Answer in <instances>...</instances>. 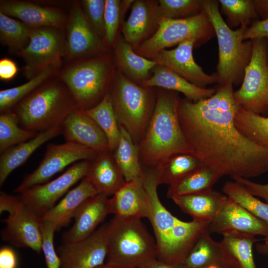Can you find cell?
I'll return each mask as SVG.
<instances>
[{"label": "cell", "instance_id": "25", "mask_svg": "<svg viewBox=\"0 0 268 268\" xmlns=\"http://www.w3.org/2000/svg\"><path fill=\"white\" fill-rule=\"evenodd\" d=\"M222 235L219 242L223 268H257L253 247L259 239L237 232H226Z\"/></svg>", "mask_w": 268, "mask_h": 268}, {"label": "cell", "instance_id": "28", "mask_svg": "<svg viewBox=\"0 0 268 268\" xmlns=\"http://www.w3.org/2000/svg\"><path fill=\"white\" fill-rule=\"evenodd\" d=\"M95 188L87 177L69 191L56 205L45 213L42 220L53 222L59 229L67 225L81 204L88 199L97 195Z\"/></svg>", "mask_w": 268, "mask_h": 268}, {"label": "cell", "instance_id": "38", "mask_svg": "<svg viewBox=\"0 0 268 268\" xmlns=\"http://www.w3.org/2000/svg\"><path fill=\"white\" fill-rule=\"evenodd\" d=\"M30 31L31 28L22 22L0 11V41L11 52L17 54L27 46Z\"/></svg>", "mask_w": 268, "mask_h": 268}, {"label": "cell", "instance_id": "37", "mask_svg": "<svg viewBox=\"0 0 268 268\" xmlns=\"http://www.w3.org/2000/svg\"><path fill=\"white\" fill-rule=\"evenodd\" d=\"M60 69L49 67L27 82L18 86L0 91V113L11 110L22 99L33 92L41 85L57 76Z\"/></svg>", "mask_w": 268, "mask_h": 268}, {"label": "cell", "instance_id": "13", "mask_svg": "<svg viewBox=\"0 0 268 268\" xmlns=\"http://www.w3.org/2000/svg\"><path fill=\"white\" fill-rule=\"evenodd\" d=\"M65 30L64 59L67 63L110 53V49L88 22L80 2L72 5Z\"/></svg>", "mask_w": 268, "mask_h": 268}, {"label": "cell", "instance_id": "4", "mask_svg": "<svg viewBox=\"0 0 268 268\" xmlns=\"http://www.w3.org/2000/svg\"><path fill=\"white\" fill-rule=\"evenodd\" d=\"M77 108L70 91L57 75L22 99L11 110L22 128L39 133L61 127Z\"/></svg>", "mask_w": 268, "mask_h": 268}, {"label": "cell", "instance_id": "56", "mask_svg": "<svg viewBox=\"0 0 268 268\" xmlns=\"http://www.w3.org/2000/svg\"><path fill=\"white\" fill-rule=\"evenodd\" d=\"M204 268H223L217 267V266H211V267Z\"/></svg>", "mask_w": 268, "mask_h": 268}, {"label": "cell", "instance_id": "26", "mask_svg": "<svg viewBox=\"0 0 268 268\" xmlns=\"http://www.w3.org/2000/svg\"><path fill=\"white\" fill-rule=\"evenodd\" d=\"M111 152L98 154L91 161L86 176L98 194L107 197L114 195L126 182Z\"/></svg>", "mask_w": 268, "mask_h": 268}, {"label": "cell", "instance_id": "3", "mask_svg": "<svg viewBox=\"0 0 268 268\" xmlns=\"http://www.w3.org/2000/svg\"><path fill=\"white\" fill-rule=\"evenodd\" d=\"M178 93L166 89L156 94L154 110L138 144L141 164L157 169L172 156L193 153L182 131L178 115Z\"/></svg>", "mask_w": 268, "mask_h": 268}, {"label": "cell", "instance_id": "9", "mask_svg": "<svg viewBox=\"0 0 268 268\" xmlns=\"http://www.w3.org/2000/svg\"><path fill=\"white\" fill-rule=\"evenodd\" d=\"M214 36L213 27L204 10L186 18H162L155 33L134 51L151 60L159 51L187 40L195 39L199 47Z\"/></svg>", "mask_w": 268, "mask_h": 268}, {"label": "cell", "instance_id": "17", "mask_svg": "<svg viewBox=\"0 0 268 268\" xmlns=\"http://www.w3.org/2000/svg\"><path fill=\"white\" fill-rule=\"evenodd\" d=\"M5 226L2 239L21 248H30L39 254L41 250V217L23 202L2 220Z\"/></svg>", "mask_w": 268, "mask_h": 268}, {"label": "cell", "instance_id": "7", "mask_svg": "<svg viewBox=\"0 0 268 268\" xmlns=\"http://www.w3.org/2000/svg\"><path fill=\"white\" fill-rule=\"evenodd\" d=\"M106 263L140 268L157 258L155 239L140 218L115 215L107 223Z\"/></svg>", "mask_w": 268, "mask_h": 268}, {"label": "cell", "instance_id": "47", "mask_svg": "<svg viewBox=\"0 0 268 268\" xmlns=\"http://www.w3.org/2000/svg\"><path fill=\"white\" fill-rule=\"evenodd\" d=\"M268 38V18L252 23L246 29L244 40Z\"/></svg>", "mask_w": 268, "mask_h": 268}, {"label": "cell", "instance_id": "30", "mask_svg": "<svg viewBox=\"0 0 268 268\" xmlns=\"http://www.w3.org/2000/svg\"><path fill=\"white\" fill-rule=\"evenodd\" d=\"M226 196L212 189L174 197L171 199L181 210L193 219L210 222L219 210Z\"/></svg>", "mask_w": 268, "mask_h": 268}, {"label": "cell", "instance_id": "14", "mask_svg": "<svg viewBox=\"0 0 268 268\" xmlns=\"http://www.w3.org/2000/svg\"><path fill=\"white\" fill-rule=\"evenodd\" d=\"M90 163L89 160L78 161L52 181L36 185L20 193L19 198L41 217L72 186L86 177Z\"/></svg>", "mask_w": 268, "mask_h": 268}, {"label": "cell", "instance_id": "16", "mask_svg": "<svg viewBox=\"0 0 268 268\" xmlns=\"http://www.w3.org/2000/svg\"><path fill=\"white\" fill-rule=\"evenodd\" d=\"M197 47L195 39L187 40L172 50H162L151 59L158 65L165 66L190 82L201 88L218 83V79L213 73H205L195 61L193 50Z\"/></svg>", "mask_w": 268, "mask_h": 268}, {"label": "cell", "instance_id": "8", "mask_svg": "<svg viewBox=\"0 0 268 268\" xmlns=\"http://www.w3.org/2000/svg\"><path fill=\"white\" fill-rule=\"evenodd\" d=\"M108 92L119 125L138 145L155 106L156 95L153 88L137 84L116 69Z\"/></svg>", "mask_w": 268, "mask_h": 268}, {"label": "cell", "instance_id": "6", "mask_svg": "<svg viewBox=\"0 0 268 268\" xmlns=\"http://www.w3.org/2000/svg\"><path fill=\"white\" fill-rule=\"evenodd\" d=\"M202 6L217 39L218 59L214 73L218 84L231 82L233 86L238 85L242 82L252 54V40L243 39L248 26H241L236 30L229 27L222 17L218 0H202Z\"/></svg>", "mask_w": 268, "mask_h": 268}, {"label": "cell", "instance_id": "49", "mask_svg": "<svg viewBox=\"0 0 268 268\" xmlns=\"http://www.w3.org/2000/svg\"><path fill=\"white\" fill-rule=\"evenodd\" d=\"M18 258L14 250L8 246L0 249V268H17Z\"/></svg>", "mask_w": 268, "mask_h": 268}, {"label": "cell", "instance_id": "10", "mask_svg": "<svg viewBox=\"0 0 268 268\" xmlns=\"http://www.w3.org/2000/svg\"><path fill=\"white\" fill-rule=\"evenodd\" d=\"M65 35L54 27L31 28L27 46L17 54L24 62V74L28 80L46 69H61L64 59Z\"/></svg>", "mask_w": 268, "mask_h": 268}, {"label": "cell", "instance_id": "32", "mask_svg": "<svg viewBox=\"0 0 268 268\" xmlns=\"http://www.w3.org/2000/svg\"><path fill=\"white\" fill-rule=\"evenodd\" d=\"M182 266L184 268H223L220 242L212 238L207 229L200 234Z\"/></svg>", "mask_w": 268, "mask_h": 268}, {"label": "cell", "instance_id": "44", "mask_svg": "<svg viewBox=\"0 0 268 268\" xmlns=\"http://www.w3.org/2000/svg\"><path fill=\"white\" fill-rule=\"evenodd\" d=\"M41 249L47 268H60L61 261L54 244V233L57 230L53 222L41 219Z\"/></svg>", "mask_w": 268, "mask_h": 268}, {"label": "cell", "instance_id": "24", "mask_svg": "<svg viewBox=\"0 0 268 268\" xmlns=\"http://www.w3.org/2000/svg\"><path fill=\"white\" fill-rule=\"evenodd\" d=\"M153 74L139 84L148 87H158L184 94L185 98L194 102L213 95L215 88L199 87L187 80L169 68L157 65L152 70Z\"/></svg>", "mask_w": 268, "mask_h": 268}, {"label": "cell", "instance_id": "51", "mask_svg": "<svg viewBox=\"0 0 268 268\" xmlns=\"http://www.w3.org/2000/svg\"><path fill=\"white\" fill-rule=\"evenodd\" d=\"M255 10L261 20L268 18V0H253Z\"/></svg>", "mask_w": 268, "mask_h": 268}, {"label": "cell", "instance_id": "11", "mask_svg": "<svg viewBox=\"0 0 268 268\" xmlns=\"http://www.w3.org/2000/svg\"><path fill=\"white\" fill-rule=\"evenodd\" d=\"M252 41L251 59L245 69L240 87L234 91V97L241 108L268 117V68L264 39Z\"/></svg>", "mask_w": 268, "mask_h": 268}, {"label": "cell", "instance_id": "46", "mask_svg": "<svg viewBox=\"0 0 268 268\" xmlns=\"http://www.w3.org/2000/svg\"><path fill=\"white\" fill-rule=\"evenodd\" d=\"M233 180L243 185L253 196L263 199L268 203V184H260L249 179L234 177Z\"/></svg>", "mask_w": 268, "mask_h": 268}, {"label": "cell", "instance_id": "12", "mask_svg": "<svg viewBox=\"0 0 268 268\" xmlns=\"http://www.w3.org/2000/svg\"><path fill=\"white\" fill-rule=\"evenodd\" d=\"M98 154L92 149L74 142L50 143L38 167L27 175L14 191L21 193L33 186L44 184L68 165L76 161H92Z\"/></svg>", "mask_w": 268, "mask_h": 268}, {"label": "cell", "instance_id": "42", "mask_svg": "<svg viewBox=\"0 0 268 268\" xmlns=\"http://www.w3.org/2000/svg\"><path fill=\"white\" fill-rule=\"evenodd\" d=\"M133 0H105L104 24L105 43L110 49L119 35L118 31L124 21V15Z\"/></svg>", "mask_w": 268, "mask_h": 268}, {"label": "cell", "instance_id": "31", "mask_svg": "<svg viewBox=\"0 0 268 268\" xmlns=\"http://www.w3.org/2000/svg\"><path fill=\"white\" fill-rule=\"evenodd\" d=\"M120 126V139L113 154L114 160L126 182L142 178L143 170L139 158L138 145L129 133Z\"/></svg>", "mask_w": 268, "mask_h": 268}, {"label": "cell", "instance_id": "27", "mask_svg": "<svg viewBox=\"0 0 268 268\" xmlns=\"http://www.w3.org/2000/svg\"><path fill=\"white\" fill-rule=\"evenodd\" d=\"M117 69L128 78L139 84L150 77V71L158 65L135 53L132 47L119 34L113 46Z\"/></svg>", "mask_w": 268, "mask_h": 268}, {"label": "cell", "instance_id": "23", "mask_svg": "<svg viewBox=\"0 0 268 268\" xmlns=\"http://www.w3.org/2000/svg\"><path fill=\"white\" fill-rule=\"evenodd\" d=\"M142 178L126 182L110 199L112 214L120 217L148 218L150 205Z\"/></svg>", "mask_w": 268, "mask_h": 268}, {"label": "cell", "instance_id": "55", "mask_svg": "<svg viewBox=\"0 0 268 268\" xmlns=\"http://www.w3.org/2000/svg\"><path fill=\"white\" fill-rule=\"evenodd\" d=\"M96 268H126V267H121L117 265H114L110 264L108 263H104Z\"/></svg>", "mask_w": 268, "mask_h": 268}, {"label": "cell", "instance_id": "40", "mask_svg": "<svg viewBox=\"0 0 268 268\" xmlns=\"http://www.w3.org/2000/svg\"><path fill=\"white\" fill-rule=\"evenodd\" d=\"M19 126L18 117L12 110L0 113V154L14 145L32 139L38 133Z\"/></svg>", "mask_w": 268, "mask_h": 268}, {"label": "cell", "instance_id": "48", "mask_svg": "<svg viewBox=\"0 0 268 268\" xmlns=\"http://www.w3.org/2000/svg\"><path fill=\"white\" fill-rule=\"evenodd\" d=\"M18 68L15 63L6 57L0 60V79L4 81L12 80L17 74Z\"/></svg>", "mask_w": 268, "mask_h": 268}, {"label": "cell", "instance_id": "2", "mask_svg": "<svg viewBox=\"0 0 268 268\" xmlns=\"http://www.w3.org/2000/svg\"><path fill=\"white\" fill-rule=\"evenodd\" d=\"M142 181L149 202L148 219L154 232L157 259L182 266L194 243L207 228L209 222L197 219L184 221L174 216L159 198L156 169L143 170Z\"/></svg>", "mask_w": 268, "mask_h": 268}, {"label": "cell", "instance_id": "50", "mask_svg": "<svg viewBox=\"0 0 268 268\" xmlns=\"http://www.w3.org/2000/svg\"><path fill=\"white\" fill-rule=\"evenodd\" d=\"M22 202L19 198L1 192L0 194V213L7 211L8 213L14 211Z\"/></svg>", "mask_w": 268, "mask_h": 268}, {"label": "cell", "instance_id": "53", "mask_svg": "<svg viewBox=\"0 0 268 268\" xmlns=\"http://www.w3.org/2000/svg\"><path fill=\"white\" fill-rule=\"evenodd\" d=\"M264 242L259 243L256 246L257 251L260 254L268 256V235L264 239Z\"/></svg>", "mask_w": 268, "mask_h": 268}, {"label": "cell", "instance_id": "15", "mask_svg": "<svg viewBox=\"0 0 268 268\" xmlns=\"http://www.w3.org/2000/svg\"><path fill=\"white\" fill-rule=\"evenodd\" d=\"M107 253L106 223L83 239L63 243L59 250L60 268H96L105 263Z\"/></svg>", "mask_w": 268, "mask_h": 268}, {"label": "cell", "instance_id": "45", "mask_svg": "<svg viewBox=\"0 0 268 268\" xmlns=\"http://www.w3.org/2000/svg\"><path fill=\"white\" fill-rule=\"evenodd\" d=\"M80 2L90 25L105 43V0H83Z\"/></svg>", "mask_w": 268, "mask_h": 268}, {"label": "cell", "instance_id": "35", "mask_svg": "<svg viewBox=\"0 0 268 268\" xmlns=\"http://www.w3.org/2000/svg\"><path fill=\"white\" fill-rule=\"evenodd\" d=\"M192 153L174 155L156 169L158 184H174L201 164Z\"/></svg>", "mask_w": 268, "mask_h": 268}, {"label": "cell", "instance_id": "41", "mask_svg": "<svg viewBox=\"0 0 268 268\" xmlns=\"http://www.w3.org/2000/svg\"><path fill=\"white\" fill-rule=\"evenodd\" d=\"M220 11L226 17V23L231 28L246 26L259 20L253 0H218Z\"/></svg>", "mask_w": 268, "mask_h": 268}, {"label": "cell", "instance_id": "39", "mask_svg": "<svg viewBox=\"0 0 268 268\" xmlns=\"http://www.w3.org/2000/svg\"><path fill=\"white\" fill-rule=\"evenodd\" d=\"M222 190L229 199L268 225V203L256 198L243 185L234 180L226 181Z\"/></svg>", "mask_w": 268, "mask_h": 268}, {"label": "cell", "instance_id": "19", "mask_svg": "<svg viewBox=\"0 0 268 268\" xmlns=\"http://www.w3.org/2000/svg\"><path fill=\"white\" fill-rule=\"evenodd\" d=\"M122 27L123 37L134 50L150 38L157 31L162 17L158 0H136Z\"/></svg>", "mask_w": 268, "mask_h": 268}, {"label": "cell", "instance_id": "52", "mask_svg": "<svg viewBox=\"0 0 268 268\" xmlns=\"http://www.w3.org/2000/svg\"><path fill=\"white\" fill-rule=\"evenodd\" d=\"M140 268H184L182 265L165 263L158 260L152 259L141 266Z\"/></svg>", "mask_w": 268, "mask_h": 268}, {"label": "cell", "instance_id": "36", "mask_svg": "<svg viewBox=\"0 0 268 268\" xmlns=\"http://www.w3.org/2000/svg\"><path fill=\"white\" fill-rule=\"evenodd\" d=\"M234 122L239 131L245 136L268 149V117L239 107Z\"/></svg>", "mask_w": 268, "mask_h": 268}, {"label": "cell", "instance_id": "18", "mask_svg": "<svg viewBox=\"0 0 268 268\" xmlns=\"http://www.w3.org/2000/svg\"><path fill=\"white\" fill-rule=\"evenodd\" d=\"M207 229L210 234L237 232L255 236L268 235V224L227 196Z\"/></svg>", "mask_w": 268, "mask_h": 268}, {"label": "cell", "instance_id": "29", "mask_svg": "<svg viewBox=\"0 0 268 268\" xmlns=\"http://www.w3.org/2000/svg\"><path fill=\"white\" fill-rule=\"evenodd\" d=\"M61 134V127L39 132L32 139L14 145L0 154V186L9 174L22 165L40 146Z\"/></svg>", "mask_w": 268, "mask_h": 268}, {"label": "cell", "instance_id": "5", "mask_svg": "<svg viewBox=\"0 0 268 268\" xmlns=\"http://www.w3.org/2000/svg\"><path fill=\"white\" fill-rule=\"evenodd\" d=\"M110 53L77 59L61 68L58 76L84 111L97 105L108 92L116 71Z\"/></svg>", "mask_w": 268, "mask_h": 268}, {"label": "cell", "instance_id": "1", "mask_svg": "<svg viewBox=\"0 0 268 268\" xmlns=\"http://www.w3.org/2000/svg\"><path fill=\"white\" fill-rule=\"evenodd\" d=\"M231 82L218 85L211 97L180 99V126L193 153L224 175L249 179L268 172V149L243 134L234 120L239 108Z\"/></svg>", "mask_w": 268, "mask_h": 268}, {"label": "cell", "instance_id": "20", "mask_svg": "<svg viewBox=\"0 0 268 268\" xmlns=\"http://www.w3.org/2000/svg\"><path fill=\"white\" fill-rule=\"evenodd\" d=\"M0 11L18 19L30 28L51 27L63 31L69 17V14L59 8L23 0H0Z\"/></svg>", "mask_w": 268, "mask_h": 268}, {"label": "cell", "instance_id": "21", "mask_svg": "<svg viewBox=\"0 0 268 268\" xmlns=\"http://www.w3.org/2000/svg\"><path fill=\"white\" fill-rule=\"evenodd\" d=\"M61 128L66 141L79 144L98 154L110 151L105 134L83 110L77 108L73 110Z\"/></svg>", "mask_w": 268, "mask_h": 268}, {"label": "cell", "instance_id": "34", "mask_svg": "<svg viewBox=\"0 0 268 268\" xmlns=\"http://www.w3.org/2000/svg\"><path fill=\"white\" fill-rule=\"evenodd\" d=\"M84 111L104 133L108 139L109 151H114L119 141L120 131L109 92L97 105Z\"/></svg>", "mask_w": 268, "mask_h": 268}, {"label": "cell", "instance_id": "33", "mask_svg": "<svg viewBox=\"0 0 268 268\" xmlns=\"http://www.w3.org/2000/svg\"><path fill=\"white\" fill-rule=\"evenodd\" d=\"M222 176L213 169L201 164L186 176L169 186L167 196L174 197L212 189Z\"/></svg>", "mask_w": 268, "mask_h": 268}, {"label": "cell", "instance_id": "22", "mask_svg": "<svg viewBox=\"0 0 268 268\" xmlns=\"http://www.w3.org/2000/svg\"><path fill=\"white\" fill-rule=\"evenodd\" d=\"M109 214L112 211L108 197L97 194L88 199L76 211L73 226L64 234L63 243L79 241L90 236Z\"/></svg>", "mask_w": 268, "mask_h": 268}, {"label": "cell", "instance_id": "43", "mask_svg": "<svg viewBox=\"0 0 268 268\" xmlns=\"http://www.w3.org/2000/svg\"><path fill=\"white\" fill-rule=\"evenodd\" d=\"M158 2L162 18H186L203 10L202 0H159Z\"/></svg>", "mask_w": 268, "mask_h": 268}, {"label": "cell", "instance_id": "54", "mask_svg": "<svg viewBox=\"0 0 268 268\" xmlns=\"http://www.w3.org/2000/svg\"><path fill=\"white\" fill-rule=\"evenodd\" d=\"M264 39V50L265 59L267 63V65L268 68V38H265Z\"/></svg>", "mask_w": 268, "mask_h": 268}]
</instances>
